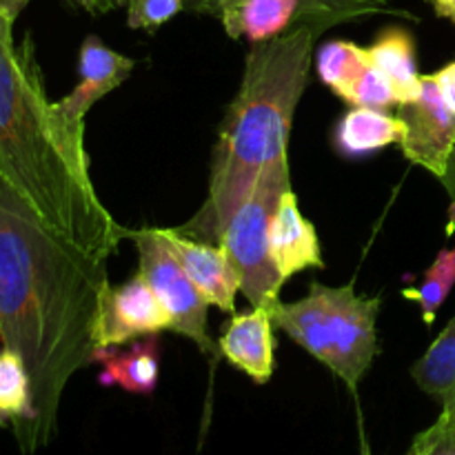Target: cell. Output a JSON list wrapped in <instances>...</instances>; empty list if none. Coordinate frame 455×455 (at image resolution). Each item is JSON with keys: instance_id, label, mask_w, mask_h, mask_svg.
<instances>
[{"instance_id": "4", "label": "cell", "mask_w": 455, "mask_h": 455, "mask_svg": "<svg viewBox=\"0 0 455 455\" xmlns=\"http://www.w3.org/2000/svg\"><path fill=\"white\" fill-rule=\"evenodd\" d=\"M378 314L380 298L358 296L355 283L345 287L311 283L300 300H280L271 320L349 391H355L378 355Z\"/></svg>"}, {"instance_id": "12", "label": "cell", "mask_w": 455, "mask_h": 455, "mask_svg": "<svg viewBox=\"0 0 455 455\" xmlns=\"http://www.w3.org/2000/svg\"><path fill=\"white\" fill-rule=\"evenodd\" d=\"M218 349L227 363L247 373L256 385H267L274 376V320L253 307L235 314L222 329Z\"/></svg>"}, {"instance_id": "20", "label": "cell", "mask_w": 455, "mask_h": 455, "mask_svg": "<svg viewBox=\"0 0 455 455\" xmlns=\"http://www.w3.org/2000/svg\"><path fill=\"white\" fill-rule=\"evenodd\" d=\"M367 67V49L349 40H329L318 49V56H315V71H318L320 83L331 89L338 98L363 76Z\"/></svg>"}, {"instance_id": "27", "label": "cell", "mask_w": 455, "mask_h": 455, "mask_svg": "<svg viewBox=\"0 0 455 455\" xmlns=\"http://www.w3.org/2000/svg\"><path fill=\"white\" fill-rule=\"evenodd\" d=\"M76 3H78L83 9H87L89 13H105V12H111V9L120 7V4L127 3V0H76Z\"/></svg>"}, {"instance_id": "8", "label": "cell", "mask_w": 455, "mask_h": 455, "mask_svg": "<svg viewBox=\"0 0 455 455\" xmlns=\"http://www.w3.org/2000/svg\"><path fill=\"white\" fill-rule=\"evenodd\" d=\"M133 67L136 60L114 52L96 36L83 40L78 53V84L65 98L53 102L56 114L74 136L84 140V116L100 98L118 89Z\"/></svg>"}, {"instance_id": "14", "label": "cell", "mask_w": 455, "mask_h": 455, "mask_svg": "<svg viewBox=\"0 0 455 455\" xmlns=\"http://www.w3.org/2000/svg\"><path fill=\"white\" fill-rule=\"evenodd\" d=\"M302 12V0H235L218 18L231 38H247L258 44L300 25Z\"/></svg>"}, {"instance_id": "11", "label": "cell", "mask_w": 455, "mask_h": 455, "mask_svg": "<svg viewBox=\"0 0 455 455\" xmlns=\"http://www.w3.org/2000/svg\"><path fill=\"white\" fill-rule=\"evenodd\" d=\"M269 247L275 269L284 283L305 269H324L315 227L302 216L293 189L280 196L278 207L271 218Z\"/></svg>"}, {"instance_id": "9", "label": "cell", "mask_w": 455, "mask_h": 455, "mask_svg": "<svg viewBox=\"0 0 455 455\" xmlns=\"http://www.w3.org/2000/svg\"><path fill=\"white\" fill-rule=\"evenodd\" d=\"M160 331H172V318L140 274L118 287L111 284L102 302L100 349L158 336Z\"/></svg>"}, {"instance_id": "3", "label": "cell", "mask_w": 455, "mask_h": 455, "mask_svg": "<svg viewBox=\"0 0 455 455\" xmlns=\"http://www.w3.org/2000/svg\"><path fill=\"white\" fill-rule=\"evenodd\" d=\"M318 31L298 25L253 44L238 93L227 109L213 149L209 194L200 212L178 227L182 235L218 244L222 229L258 176L287 156L296 107L305 93Z\"/></svg>"}, {"instance_id": "18", "label": "cell", "mask_w": 455, "mask_h": 455, "mask_svg": "<svg viewBox=\"0 0 455 455\" xmlns=\"http://www.w3.org/2000/svg\"><path fill=\"white\" fill-rule=\"evenodd\" d=\"M411 378L444 407H455V315L427 354L411 367Z\"/></svg>"}, {"instance_id": "6", "label": "cell", "mask_w": 455, "mask_h": 455, "mask_svg": "<svg viewBox=\"0 0 455 455\" xmlns=\"http://www.w3.org/2000/svg\"><path fill=\"white\" fill-rule=\"evenodd\" d=\"M127 238L136 243L138 274L149 283L158 300L172 318V331L194 342L203 354L220 355L218 342L207 333L209 302L198 291L187 271L173 256L158 229L129 231Z\"/></svg>"}, {"instance_id": "23", "label": "cell", "mask_w": 455, "mask_h": 455, "mask_svg": "<svg viewBox=\"0 0 455 455\" xmlns=\"http://www.w3.org/2000/svg\"><path fill=\"white\" fill-rule=\"evenodd\" d=\"M407 455H455V407H444L438 420L413 438Z\"/></svg>"}, {"instance_id": "22", "label": "cell", "mask_w": 455, "mask_h": 455, "mask_svg": "<svg viewBox=\"0 0 455 455\" xmlns=\"http://www.w3.org/2000/svg\"><path fill=\"white\" fill-rule=\"evenodd\" d=\"M340 100H345L351 107H369V109L380 111L398 109V100H395L394 92L387 84V80L373 69L371 62L363 71V76L340 93Z\"/></svg>"}, {"instance_id": "29", "label": "cell", "mask_w": 455, "mask_h": 455, "mask_svg": "<svg viewBox=\"0 0 455 455\" xmlns=\"http://www.w3.org/2000/svg\"><path fill=\"white\" fill-rule=\"evenodd\" d=\"M434 9L440 18H447L455 25V0H434Z\"/></svg>"}, {"instance_id": "26", "label": "cell", "mask_w": 455, "mask_h": 455, "mask_svg": "<svg viewBox=\"0 0 455 455\" xmlns=\"http://www.w3.org/2000/svg\"><path fill=\"white\" fill-rule=\"evenodd\" d=\"M440 182H443L444 189H447V194H449V198H451V222H449V231H453V225H455V151L451 156V163H449L447 173L440 178Z\"/></svg>"}, {"instance_id": "10", "label": "cell", "mask_w": 455, "mask_h": 455, "mask_svg": "<svg viewBox=\"0 0 455 455\" xmlns=\"http://www.w3.org/2000/svg\"><path fill=\"white\" fill-rule=\"evenodd\" d=\"M167 247L187 271L191 283L198 287L209 307L234 314L235 296L240 291L238 275L220 244L203 243V240L182 235L176 229H158Z\"/></svg>"}, {"instance_id": "25", "label": "cell", "mask_w": 455, "mask_h": 455, "mask_svg": "<svg viewBox=\"0 0 455 455\" xmlns=\"http://www.w3.org/2000/svg\"><path fill=\"white\" fill-rule=\"evenodd\" d=\"M429 76H431V80L435 83V87H438L444 105H447L449 109L455 114V60L447 62V65L440 67L438 71H434V74H429Z\"/></svg>"}, {"instance_id": "15", "label": "cell", "mask_w": 455, "mask_h": 455, "mask_svg": "<svg viewBox=\"0 0 455 455\" xmlns=\"http://www.w3.org/2000/svg\"><path fill=\"white\" fill-rule=\"evenodd\" d=\"M364 49L371 67L387 80L398 105L420 96L422 76L418 74L416 40L404 27H385Z\"/></svg>"}, {"instance_id": "17", "label": "cell", "mask_w": 455, "mask_h": 455, "mask_svg": "<svg viewBox=\"0 0 455 455\" xmlns=\"http://www.w3.org/2000/svg\"><path fill=\"white\" fill-rule=\"evenodd\" d=\"M231 3H235V0H187V7L220 16ZM302 3H305V12H302L300 25H311L318 34L329 27L340 25V22L358 20V18L367 16H382V13L413 18L404 9L394 7L389 0H302Z\"/></svg>"}, {"instance_id": "5", "label": "cell", "mask_w": 455, "mask_h": 455, "mask_svg": "<svg viewBox=\"0 0 455 455\" xmlns=\"http://www.w3.org/2000/svg\"><path fill=\"white\" fill-rule=\"evenodd\" d=\"M289 189L291 176L284 156L258 176L251 194L235 209L218 238L238 275L240 293L253 309H262L269 315L280 305V289L284 284L271 258L269 227L280 196Z\"/></svg>"}, {"instance_id": "16", "label": "cell", "mask_w": 455, "mask_h": 455, "mask_svg": "<svg viewBox=\"0 0 455 455\" xmlns=\"http://www.w3.org/2000/svg\"><path fill=\"white\" fill-rule=\"evenodd\" d=\"M403 123L389 111L351 107L333 129V149L342 158H367L389 145H400Z\"/></svg>"}, {"instance_id": "19", "label": "cell", "mask_w": 455, "mask_h": 455, "mask_svg": "<svg viewBox=\"0 0 455 455\" xmlns=\"http://www.w3.org/2000/svg\"><path fill=\"white\" fill-rule=\"evenodd\" d=\"M31 420V378L18 354L0 349V427L12 425L13 435Z\"/></svg>"}, {"instance_id": "21", "label": "cell", "mask_w": 455, "mask_h": 455, "mask_svg": "<svg viewBox=\"0 0 455 455\" xmlns=\"http://www.w3.org/2000/svg\"><path fill=\"white\" fill-rule=\"evenodd\" d=\"M455 287V247L440 249L434 265L422 275V283L413 289H404L403 296L407 300L416 302L422 311V320L427 324H434L440 307L449 298Z\"/></svg>"}, {"instance_id": "24", "label": "cell", "mask_w": 455, "mask_h": 455, "mask_svg": "<svg viewBox=\"0 0 455 455\" xmlns=\"http://www.w3.org/2000/svg\"><path fill=\"white\" fill-rule=\"evenodd\" d=\"M185 7L187 0H127V25L132 29L156 31Z\"/></svg>"}, {"instance_id": "7", "label": "cell", "mask_w": 455, "mask_h": 455, "mask_svg": "<svg viewBox=\"0 0 455 455\" xmlns=\"http://www.w3.org/2000/svg\"><path fill=\"white\" fill-rule=\"evenodd\" d=\"M395 116L403 123L400 147L404 158L440 180L455 151V114L444 105L429 74L422 76L420 96L398 105Z\"/></svg>"}, {"instance_id": "28", "label": "cell", "mask_w": 455, "mask_h": 455, "mask_svg": "<svg viewBox=\"0 0 455 455\" xmlns=\"http://www.w3.org/2000/svg\"><path fill=\"white\" fill-rule=\"evenodd\" d=\"M27 3L29 0H0V18H4L9 22H16V18L20 16Z\"/></svg>"}, {"instance_id": "13", "label": "cell", "mask_w": 455, "mask_h": 455, "mask_svg": "<svg viewBox=\"0 0 455 455\" xmlns=\"http://www.w3.org/2000/svg\"><path fill=\"white\" fill-rule=\"evenodd\" d=\"M100 364L98 382L102 387H120L127 394H154L160 380V345L158 336L136 340L132 347H105L96 351Z\"/></svg>"}, {"instance_id": "2", "label": "cell", "mask_w": 455, "mask_h": 455, "mask_svg": "<svg viewBox=\"0 0 455 455\" xmlns=\"http://www.w3.org/2000/svg\"><path fill=\"white\" fill-rule=\"evenodd\" d=\"M0 198L98 260L129 231L98 196L83 138L74 136L44 89L36 44L13 43L0 18Z\"/></svg>"}, {"instance_id": "1", "label": "cell", "mask_w": 455, "mask_h": 455, "mask_svg": "<svg viewBox=\"0 0 455 455\" xmlns=\"http://www.w3.org/2000/svg\"><path fill=\"white\" fill-rule=\"evenodd\" d=\"M107 262L0 198V342L31 378V420L16 435L36 453L56 435L71 378L96 363Z\"/></svg>"}]
</instances>
